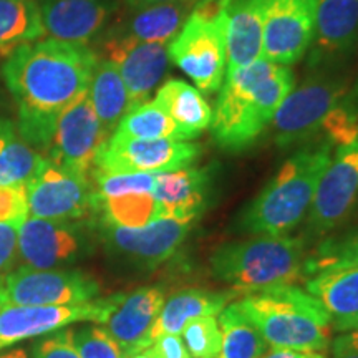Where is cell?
<instances>
[{
  "mask_svg": "<svg viewBox=\"0 0 358 358\" xmlns=\"http://www.w3.org/2000/svg\"><path fill=\"white\" fill-rule=\"evenodd\" d=\"M106 52L127 87L129 110L146 103L166 73L169 62L166 43L136 42L113 35L106 40Z\"/></svg>",
  "mask_w": 358,
  "mask_h": 358,
  "instance_id": "2e32d148",
  "label": "cell"
},
{
  "mask_svg": "<svg viewBox=\"0 0 358 358\" xmlns=\"http://www.w3.org/2000/svg\"><path fill=\"white\" fill-rule=\"evenodd\" d=\"M211 191V174L208 169L182 168L158 173L155 179V219L169 217L194 221L204 211Z\"/></svg>",
  "mask_w": 358,
  "mask_h": 358,
  "instance_id": "ac0fdd59",
  "label": "cell"
},
{
  "mask_svg": "<svg viewBox=\"0 0 358 358\" xmlns=\"http://www.w3.org/2000/svg\"><path fill=\"white\" fill-rule=\"evenodd\" d=\"M181 335L191 358H219L221 355L222 332L214 315L187 322Z\"/></svg>",
  "mask_w": 358,
  "mask_h": 358,
  "instance_id": "836d02e7",
  "label": "cell"
},
{
  "mask_svg": "<svg viewBox=\"0 0 358 358\" xmlns=\"http://www.w3.org/2000/svg\"><path fill=\"white\" fill-rule=\"evenodd\" d=\"M348 93L343 78H308L292 90L272 118L277 146L287 148L320 133L327 116Z\"/></svg>",
  "mask_w": 358,
  "mask_h": 358,
  "instance_id": "52a82bcc",
  "label": "cell"
},
{
  "mask_svg": "<svg viewBox=\"0 0 358 358\" xmlns=\"http://www.w3.org/2000/svg\"><path fill=\"white\" fill-rule=\"evenodd\" d=\"M24 221L19 219V221L0 222V274L12 266L17 249H19V231Z\"/></svg>",
  "mask_w": 358,
  "mask_h": 358,
  "instance_id": "f35d334b",
  "label": "cell"
},
{
  "mask_svg": "<svg viewBox=\"0 0 358 358\" xmlns=\"http://www.w3.org/2000/svg\"><path fill=\"white\" fill-rule=\"evenodd\" d=\"M217 322L222 332L219 358H262L267 353V342L236 303L224 308Z\"/></svg>",
  "mask_w": 358,
  "mask_h": 358,
  "instance_id": "f546056e",
  "label": "cell"
},
{
  "mask_svg": "<svg viewBox=\"0 0 358 358\" xmlns=\"http://www.w3.org/2000/svg\"><path fill=\"white\" fill-rule=\"evenodd\" d=\"M88 96L93 110L108 134L118 127L123 116L129 111L127 87H124L118 69L111 60L96 62L88 87Z\"/></svg>",
  "mask_w": 358,
  "mask_h": 358,
  "instance_id": "4316f807",
  "label": "cell"
},
{
  "mask_svg": "<svg viewBox=\"0 0 358 358\" xmlns=\"http://www.w3.org/2000/svg\"><path fill=\"white\" fill-rule=\"evenodd\" d=\"M30 217L70 221L96 209L95 189L87 176L57 166L47 158L25 185Z\"/></svg>",
  "mask_w": 358,
  "mask_h": 358,
  "instance_id": "8fae6325",
  "label": "cell"
},
{
  "mask_svg": "<svg viewBox=\"0 0 358 358\" xmlns=\"http://www.w3.org/2000/svg\"><path fill=\"white\" fill-rule=\"evenodd\" d=\"M191 2L159 3L138 8L116 35L136 42L168 43L185 25Z\"/></svg>",
  "mask_w": 358,
  "mask_h": 358,
  "instance_id": "484cf974",
  "label": "cell"
},
{
  "mask_svg": "<svg viewBox=\"0 0 358 358\" xmlns=\"http://www.w3.org/2000/svg\"><path fill=\"white\" fill-rule=\"evenodd\" d=\"M352 95H355V96H358V85H357V88L355 90H352Z\"/></svg>",
  "mask_w": 358,
  "mask_h": 358,
  "instance_id": "c3c4849f",
  "label": "cell"
},
{
  "mask_svg": "<svg viewBox=\"0 0 358 358\" xmlns=\"http://www.w3.org/2000/svg\"><path fill=\"white\" fill-rule=\"evenodd\" d=\"M29 214L25 185L0 186V222L24 221Z\"/></svg>",
  "mask_w": 358,
  "mask_h": 358,
  "instance_id": "8d00e7d4",
  "label": "cell"
},
{
  "mask_svg": "<svg viewBox=\"0 0 358 358\" xmlns=\"http://www.w3.org/2000/svg\"><path fill=\"white\" fill-rule=\"evenodd\" d=\"M262 358H327L324 352H301L289 348H272Z\"/></svg>",
  "mask_w": 358,
  "mask_h": 358,
  "instance_id": "b9f144b4",
  "label": "cell"
},
{
  "mask_svg": "<svg viewBox=\"0 0 358 358\" xmlns=\"http://www.w3.org/2000/svg\"><path fill=\"white\" fill-rule=\"evenodd\" d=\"M155 101L169 115L181 134L187 141L199 136L213 123V110L203 93L182 80H168L159 87Z\"/></svg>",
  "mask_w": 358,
  "mask_h": 358,
  "instance_id": "603a6c76",
  "label": "cell"
},
{
  "mask_svg": "<svg viewBox=\"0 0 358 358\" xmlns=\"http://www.w3.org/2000/svg\"><path fill=\"white\" fill-rule=\"evenodd\" d=\"M168 57L201 93L222 87L227 70L226 24L219 0H199L168 45Z\"/></svg>",
  "mask_w": 358,
  "mask_h": 358,
  "instance_id": "8992f818",
  "label": "cell"
},
{
  "mask_svg": "<svg viewBox=\"0 0 358 358\" xmlns=\"http://www.w3.org/2000/svg\"><path fill=\"white\" fill-rule=\"evenodd\" d=\"M317 6L319 0H268L262 58L285 66L297 64L315 37Z\"/></svg>",
  "mask_w": 358,
  "mask_h": 358,
  "instance_id": "5bb4252c",
  "label": "cell"
},
{
  "mask_svg": "<svg viewBox=\"0 0 358 358\" xmlns=\"http://www.w3.org/2000/svg\"><path fill=\"white\" fill-rule=\"evenodd\" d=\"M332 329L342 332L332 342V353L343 350H358V317L343 322H334Z\"/></svg>",
  "mask_w": 358,
  "mask_h": 358,
  "instance_id": "60d3db41",
  "label": "cell"
},
{
  "mask_svg": "<svg viewBox=\"0 0 358 358\" xmlns=\"http://www.w3.org/2000/svg\"><path fill=\"white\" fill-rule=\"evenodd\" d=\"M43 35L42 15L34 0H0V52L10 55L19 45Z\"/></svg>",
  "mask_w": 358,
  "mask_h": 358,
  "instance_id": "83f0119b",
  "label": "cell"
},
{
  "mask_svg": "<svg viewBox=\"0 0 358 358\" xmlns=\"http://www.w3.org/2000/svg\"><path fill=\"white\" fill-rule=\"evenodd\" d=\"M43 159L19 140L10 122L0 120V186L27 185Z\"/></svg>",
  "mask_w": 358,
  "mask_h": 358,
  "instance_id": "f1b7e54d",
  "label": "cell"
},
{
  "mask_svg": "<svg viewBox=\"0 0 358 358\" xmlns=\"http://www.w3.org/2000/svg\"><path fill=\"white\" fill-rule=\"evenodd\" d=\"M95 201L118 198L131 192H153L155 173H108L95 169Z\"/></svg>",
  "mask_w": 358,
  "mask_h": 358,
  "instance_id": "e575fe53",
  "label": "cell"
},
{
  "mask_svg": "<svg viewBox=\"0 0 358 358\" xmlns=\"http://www.w3.org/2000/svg\"><path fill=\"white\" fill-rule=\"evenodd\" d=\"M267 3L268 0H219L226 24L227 71L262 58Z\"/></svg>",
  "mask_w": 358,
  "mask_h": 358,
  "instance_id": "ffe728a7",
  "label": "cell"
},
{
  "mask_svg": "<svg viewBox=\"0 0 358 358\" xmlns=\"http://www.w3.org/2000/svg\"><path fill=\"white\" fill-rule=\"evenodd\" d=\"M191 221L161 217L143 227H120L105 222V239L110 249L131 259L138 266L153 268L168 261L185 243Z\"/></svg>",
  "mask_w": 358,
  "mask_h": 358,
  "instance_id": "9a60e30c",
  "label": "cell"
},
{
  "mask_svg": "<svg viewBox=\"0 0 358 358\" xmlns=\"http://www.w3.org/2000/svg\"><path fill=\"white\" fill-rule=\"evenodd\" d=\"M294 80L290 66L266 58L226 71L211 123L217 145L227 151L254 145L294 90Z\"/></svg>",
  "mask_w": 358,
  "mask_h": 358,
  "instance_id": "7a4b0ae2",
  "label": "cell"
},
{
  "mask_svg": "<svg viewBox=\"0 0 358 358\" xmlns=\"http://www.w3.org/2000/svg\"><path fill=\"white\" fill-rule=\"evenodd\" d=\"M123 294L73 306H13L0 308V348L24 338L38 337L77 322L105 324L122 301Z\"/></svg>",
  "mask_w": 358,
  "mask_h": 358,
  "instance_id": "9c48e42d",
  "label": "cell"
},
{
  "mask_svg": "<svg viewBox=\"0 0 358 358\" xmlns=\"http://www.w3.org/2000/svg\"><path fill=\"white\" fill-rule=\"evenodd\" d=\"M6 295L13 306H73L95 301L98 282L78 271L20 267L6 277Z\"/></svg>",
  "mask_w": 358,
  "mask_h": 358,
  "instance_id": "7c38bea8",
  "label": "cell"
},
{
  "mask_svg": "<svg viewBox=\"0 0 358 358\" xmlns=\"http://www.w3.org/2000/svg\"><path fill=\"white\" fill-rule=\"evenodd\" d=\"M358 267V229L342 241H325L306 259L303 274L312 277L327 268Z\"/></svg>",
  "mask_w": 358,
  "mask_h": 358,
  "instance_id": "d6a6232c",
  "label": "cell"
},
{
  "mask_svg": "<svg viewBox=\"0 0 358 358\" xmlns=\"http://www.w3.org/2000/svg\"><path fill=\"white\" fill-rule=\"evenodd\" d=\"M19 252L32 268H55L80 254V237L66 221L27 217L19 231Z\"/></svg>",
  "mask_w": 358,
  "mask_h": 358,
  "instance_id": "d6986e66",
  "label": "cell"
},
{
  "mask_svg": "<svg viewBox=\"0 0 358 358\" xmlns=\"http://www.w3.org/2000/svg\"><path fill=\"white\" fill-rule=\"evenodd\" d=\"M106 140L108 133L93 110L87 90L58 115L55 133L48 146V161L66 171L88 178L95 166L98 151Z\"/></svg>",
  "mask_w": 358,
  "mask_h": 358,
  "instance_id": "30bf717a",
  "label": "cell"
},
{
  "mask_svg": "<svg viewBox=\"0 0 358 358\" xmlns=\"http://www.w3.org/2000/svg\"><path fill=\"white\" fill-rule=\"evenodd\" d=\"M164 303L161 287H141L123 294L115 312L105 322V330L122 348L124 357L151 345L153 327Z\"/></svg>",
  "mask_w": 358,
  "mask_h": 358,
  "instance_id": "e0dca14e",
  "label": "cell"
},
{
  "mask_svg": "<svg viewBox=\"0 0 358 358\" xmlns=\"http://www.w3.org/2000/svg\"><path fill=\"white\" fill-rule=\"evenodd\" d=\"M111 10V0H48L40 15L52 38L87 45L105 27Z\"/></svg>",
  "mask_w": 358,
  "mask_h": 358,
  "instance_id": "44dd1931",
  "label": "cell"
},
{
  "mask_svg": "<svg viewBox=\"0 0 358 358\" xmlns=\"http://www.w3.org/2000/svg\"><path fill=\"white\" fill-rule=\"evenodd\" d=\"M236 307L268 347L325 353L330 345L332 317L319 299L294 284L248 294Z\"/></svg>",
  "mask_w": 358,
  "mask_h": 358,
  "instance_id": "3957f363",
  "label": "cell"
},
{
  "mask_svg": "<svg viewBox=\"0 0 358 358\" xmlns=\"http://www.w3.org/2000/svg\"><path fill=\"white\" fill-rule=\"evenodd\" d=\"M332 358H358V350H343V352H334Z\"/></svg>",
  "mask_w": 358,
  "mask_h": 358,
  "instance_id": "bcb514c9",
  "label": "cell"
},
{
  "mask_svg": "<svg viewBox=\"0 0 358 358\" xmlns=\"http://www.w3.org/2000/svg\"><path fill=\"white\" fill-rule=\"evenodd\" d=\"M306 259V241L302 237L261 236L224 244L214 250L211 271L234 292L252 294L294 284L303 275Z\"/></svg>",
  "mask_w": 358,
  "mask_h": 358,
  "instance_id": "5b68a950",
  "label": "cell"
},
{
  "mask_svg": "<svg viewBox=\"0 0 358 358\" xmlns=\"http://www.w3.org/2000/svg\"><path fill=\"white\" fill-rule=\"evenodd\" d=\"M124 358H158L153 353V350H151L150 347L145 348V350H140V352H134V353H129V355H127Z\"/></svg>",
  "mask_w": 358,
  "mask_h": 358,
  "instance_id": "ee69618b",
  "label": "cell"
},
{
  "mask_svg": "<svg viewBox=\"0 0 358 358\" xmlns=\"http://www.w3.org/2000/svg\"><path fill=\"white\" fill-rule=\"evenodd\" d=\"M96 62L87 45L55 38L22 43L10 52L2 75L19 103L25 141L48 150L58 115L87 92Z\"/></svg>",
  "mask_w": 358,
  "mask_h": 358,
  "instance_id": "6da1fadb",
  "label": "cell"
},
{
  "mask_svg": "<svg viewBox=\"0 0 358 358\" xmlns=\"http://www.w3.org/2000/svg\"><path fill=\"white\" fill-rule=\"evenodd\" d=\"M71 343L80 358H124L115 338L101 327H83L70 330Z\"/></svg>",
  "mask_w": 358,
  "mask_h": 358,
  "instance_id": "d590c367",
  "label": "cell"
},
{
  "mask_svg": "<svg viewBox=\"0 0 358 358\" xmlns=\"http://www.w3.org/2000/svg\"><path fill=\"white\" fill-rule=\"evenodd\" d=\"M358 40V0H319L313 60L350 52Z\"/></svg>",
  "mask_w": 358,
  "mask_h": 358,
  "instance_id": "7402d4cb",
  "label": "cell"
},
{
  "mask_svg": "<svg viewBox=\"0 0 358 358\" xmlns=\"http://www.w3.org/2000/svg\"><path fill=\"white\" fill-rule=\"evenodd\" d=\"M113 136L141 138V140H156V138L181 140L178 127L155 100H148L136 108L129 110L118 123Z\"/></svg>",
  "mask_w": 358,
  "mask_h": 358,
  "instance_id": "4dcf8cb0",
  "label": "cell"
},
{
  "mask_svg": "<svg viewBox=\"0 0 358 358\" xmlns=\"http://www.w3.org/2000/svg\"><path fill=\"white\" fill-rule=\"evenodd\" d=\"M96 208H100L105 216V222L120 227H143L155 221L156 203L153 192H131L118 198L98 199Z\"/></svg>",
  "mask_w": 358,
  "mask_h": 358,
  "instance_id": "1f68e13d",
  "label": "cell"
},
{
  "mask_svg": "<svg viewBox=\"0 0 358 358\" xmlns=\"http://www.w3.org/2000/svg\"><path fill=\"white\" fill-rule=\"evenodd\" d=\"M330 159V143L295 153L244 209L239 229L261 236H285L292 231L310 209L317 186Z\"/></svg>",
  "mask_w": 358,
  "mask_h": 358,
  "instance_id": "277c9868",
  "label": "cell"
},
{
  "mask_svg": "<svg viewBox=\"0 0 358 358\" xmlns=\"http://www.w3.org/2000/svg\"><path fill=\"white\" fill-rule=\"evenodd\" d=\"M306 289L330 313L332 324L358 317V267L327 268L312 275Z\"/></svg>",
  "mask_w": 358,
  "mask_h": 358,
  "instance_id": "d4e9b609",
  "label": "cell"
},
{
  "mask_svg": "<svg viewBox=\"0 0 358 358\" xmlns=\"http://www.w3.org/2000/svg\"><path fill=\"white\" fill-rule=\"evenodd\" d=\"M178 2H194V0H128L129 6L134 8L159 6V3H178Z\"/></svg>",
  "mask_w": 358,
  "mask_h": 358,
  "instance_id": "7bdbcfd3",
  "label": "cell"
},
{
  "mask_svg": "<svg viewBox=\"0 0 358 358\" xmlns=\"http://www.w3.org/2000/svg\"><path fill=\"white\" fill-rule=\"evenodd\" d=\"M34 358H80V355L71 343L70 330H65L38 343Z\"/></svg>",
  "mask_w": 358,
  "mask_h": 358,
  "instance_id": "74e56055",
  "label": "cell"
},
{
  "mask_svg": "<svg viewBox=\"0 0 358 358\" xmlns=\"http://www.w3.org/2000/svg\"><path fill=\"white\" fill-rule=\"evenodd\" d=\"M0 358H29V357H27V352L24 348H13V350H8L7 353H2Z\"/></svg>",
  "mask_w": 358,
  "mask_h": 358,
  "instance_id": "f6af8a7d",
  "label": "cell"
},
{
  "mask_svg": "<svg viewBox=\"0 0 358 358\" xmlns=\"http://www.w3.org/2000/svg\"><path fill=\"white\" fill-rule=\"evenodd\" d=\"M199 155V145L189 141L111 136L98 151L95 168L108 173L158 174L189 168Z\"/></svg>",
  "mask_w": 358,
  "mask_h": 358,
  "instance_id": "ba28073f",
  "label": "cell"
},
{
  "mask_svg": "<svg viewBox=\"0 0 358 358\" xmlns=\"http://www.w3.org/2000/svg\"><path fill=\"white\" fill-rule=\"evenodd\" d=\"M236 295L237 292H211L204 289L179 290L164 301L151 337L155 338L161 334L181 335L187 322L198 317H216Z\"/></svg>",
  "mask_w": 358,
  "mask_h": 358,
  "instance_id": "cb8c5ba5",
  "label": "cell"
},
{
  "mask_svg": "<svg viewBox=\"0 0 358 358\" xmlns=\"http://www.w3.org/2000/svg\"><path fill=\"white\" fill-rule=\"evenodd\" d=\"M7 295H6V289H3V284H0V308L3 306H7Z\"/></svg>",
  "mask_w": 358,
  "mask_h": 358,
  "instance_id": "7dc6e473",
  "label": "cell"
},
{
  "mask_svg": "<svg viewBox=\"0 0 358 358\" xmlns=\"http://www.w3.org/2000/svg\"><path fill=\"white\" fill-rule=\"evenodd\" d=\"M358 199V138L337 146L322 174L308 214V232L324 236L347 219Z\"/></svg>",
  "mask_w": 358,
  "mask_h": 358,
  "instance_id": "4fadbf2b",
  "label": "cell"
},
{
  "mask_svg": "<svg viewBox=\"0 0 358 358\" xmlns=\"http://www.w3.org/2000/svg\"><path fill=\"white\" fill-rule=\"evenodd\" d=\"M150 348L158 358H191L181 335L161 334L153 338Z\"/></svg>",
  "mask_w": 358,
  "mask_h": 358,
  "instance_id": "ab89813d",
  "label": "cell"
}]
</instances>
